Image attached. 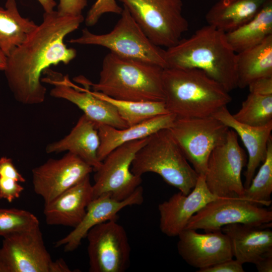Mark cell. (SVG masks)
<instances>
[{
    "instance_id": "1",
    "label": "cell",
    "mask_w": 272,
    "mask_h": 272,
    "mask_svg": "<svg viewBox=\"0 0 272 272\" xmlns=\"http://www.w3.org/2000/svg\"><path fill=\"white\" fill-rule=\"evenodd\" d=\"M84 20L83 15L44 12L41 23L7 56L4 72L17 101L24 105L44 101L47 90L41 75L51 65L67 64L75 58L76 50L68 47L64 39Z\"/></svg>"
},
{
    "instance_id": "2",
    "label": "cell",
    "mask_w": 272,
    "mask_h": 272,
    "mask_svg": "<svg viewBox=\"0 0 272 272\" xmlns=\"http://www.w3.org/2000/svg\"><path fill=\"white\" fill-rule=\"evenodd\" d=\"M236 56L226 33L208 24L164 53L166 68L200 70L229 92L238 88Z\"/></svg>"
},
{
    "instance_id": "3",
    "label": "cell",
    "mask_w": 272,
    "mask_h": 272,
    "mask_svg": "<svg viewBox=\"0 0 272 272\" xmlns=\"http://www.w3.org/2000/svg\"><path fill=\"white\" fill-rule=\"evenodd\" d=\"M162 84L166 108L177 118L213 116L232 100L220 84L198 69L165 68Z\"/></svg>"
},
{
    "instance_id": "4",
    "label": "cell",
    "mask_w": 272,
    "mask_h": 272,
    "mask_svg": "<svg viewBox=\"0 0 272 272\" xmlns=\"http://www.w3.org/2000/svg\"><path fill=\"white\" fill-rule=\"evenodd\" d=\"M163 68L119 57L111 52L104 57L98 82L81 79L92 91L123 101H164Z\"/></svg>"
},
{
    "instance_id": "5",
    "label": "cell",
    "mask_w": 272,
    "mask_h": 272,
    "mask_svg": "<svg viewBox=\"0 0 272 272\" xmlns=\"http://www.w3.org/2000/svg\"><path fill=\"white\" fill-rule=\"evenodd\" d=\"M130 170L141 177L149 172L158 174L185 194L191 191L198 177L169 128L160 129L148 137L137 152Z\"/></svg>"
},
{
    "instance_id": "6",
    "label": "cell",
    "mask_w": 272,
    "mask_h": 272,
    "mask_svg": "<svg viewBox=\"0 0 272 272\" xmlns=\"http://www.w3.org/2000/svg\"><path fill=\"white\" fill-rule=\"evenodd\" d=\"M122 8L120 19L109 32L98 34L84 28L80 36L69 42L102 46L119 57L166 68L165 50L153 43L127 9Z\"/></svg>"
},
{
    "instance_id": "7",
    "label": "cell",
    "mask_w": 272,
    "mask_h": 272,
    "mask_svg": "<svg viewBox=\"0 0 272 272\" xmlns=\"http://www.w3.org/2000/svg\"><path fill=\"white\" fill-rule=\"evenodd\" d=\"M153 43L174 46L188 29L182 0H118Z\"/></svg>"
},
{
    "instance_id": "8",
    "label": "cell",
    "mask_w": 272,
    "mask_h": 272,
    "mask_svg": "<svg viewBox=\"0 0 272 272\" xmlns=\"http://www.w3.org/2000/svg\"><path fill=\"white\" fill-rule=\"evenodd\" d=\"M62 258L53 261L39 227L4 237L0 272H71Z\"/></svg>"
},
{
    "instance_id": "9",
    "label": "cell",
    "mask_w": 272,
    "mask_h": 272,
    "mask_svg": "<svg viewBox=\"0 0 272 272\" xmlns=\"http://www.w3.org/2000/svg\"><path fill=\"white\" fill-rule=\"evenodd\" d=\"M169 129L196 173L205 175L212 152L225 141L230 128L210 116L176 117Z\"/></svg>"
},
{
    "instance_id": "10",
    "label": "cell",
    "mask_w": 272,
    "mask_h": 272,
    "mask_svg": "<svg viewBox=\"0 0 272 272\" xmlns=\"http://www.w3.org/2000/svg\"><path fill=\"white\" fill-rule=\"evenodd\" d=\"M247 161L237 134L229 129L225 141L213 150L208 161L205 178L210 191L220 197L244 198L241 173Z\"/></svg>"
},
{
    "instance_id": "11",
    "label": "cell",
    "mask_w": 272,
    "mask_h": 272,
    "mask_svg": "<svg viewBox=\"0 0 272 272\" xmlns=\"http://www.w3.org/2000/svg\"><path fill=\"white\" fill-rule=\"evenodd\" d=\"M148 137L123 144L106 156L95 171L93 198L109 194L121 201L141 185L142 177L133 174L130 166L137 152L147 143Z\"/></svg>"
},
{
    "instance_id": "12",
    "label": "cell",
    "mask_w": 272,
    "mask_h": 272,
    "mask_svg": "<svg viewBox=\"0 0 272 272\" xmlns=\"http://www.w3.org/2000/svg\"><path fill=\"white\" fill-rule=\"evenodd\" d=\"M272 211L244 198L222 197L208 203L190 219L185 229L220 231L227 225L263 226L271 223Z\"/></svg>"
},
{
    "instance_id": "13",
    "label": "cell",
    "mask_w": 272,
    "mask_h": 272,
    "mask_svg": "<svg viewBox=\"0 0 272 272\" xmlns=\"http://www.w3.org/2000/svg\"><path fill=\"white\" fill-rule=\"evenodd\" d=\"M90 272H124L129 266L131 248L124 228L116 220L92 227L86 237Z\"/></svg>"
},
{
    "instance_id": "14",
    "label": "cell",
    "mask_w": 272,
    "mask_h": 272,
    "mask_svg": "<svg viewBox=\"0 0 272 272\" xmlns=\"http://www.w3.org/2000/svg\"><path fill=\"white\" fill-rule=\"evenodd\" d=\"M46 76L42 79V82L53 86L50 95L54 98L62 99L78 106L91 120L97 124H103L117 128L128 127L121 118L116 108L110 103L94 94L89 87L84 82L76 79L85 88L74 85L67 75H62L47 69Z\"/></svg>"
},
{
    "instance_id": "15",
    "label": "cell",
    "mask_w": 272,
    "mask_h": 272,
    "mask_svg": "<svg viewBox=\"0 0 272 272\" xmlns=\"http://www.w3.org/2000/svg\"><path fill=\"white\" fill-rule=\"evenodd\" d=\"M93 171V168L79 157L67 152L60 159H49L32 169L34 191L47 203Z\"/></svg>"
},
{
    "instance_id": "16",
    "label": "cell",
    "mask_w": 272,
    "mask_h": 272,
    "mask_svg": "<svg viewBox=\"0 0 272 272\" xmlns=\"http://www.w3.org/2000/svg\"><path fill=\"white\" fill-rule=\"evenodd\" d=\"M222 197L210 191L205 175H198L195 186L189 193L179 191L158 205L161 231L169 237L177 236L195 213L208 203Z\"/></svg>"
},
{
    "instance_id": "17",
    "label": "cell",
    "mask_w": 272,
    "mask_h": 272,
    "mask_svg": "<svg viewBox=\"0 0 272 272\" xmlns=\"http://www.w3.org/2000/svg\"><path fill=\"white\" fill-rule=\"evenodd\" d=\"M177 236L179 254L187 264L198 269L233 258L229 239L221 230L202 234L186 228Z\"/></svg>"
},
{
    "instance_id": "18",
    "label": "cell",
    "mask_w": 272,
    "mask_h": 272,
    "mask_svg": "<svg viewBox=\"0 0 272 272\" xmlns=\"http://www.w3.org/2000/svg\"><path fill=\"white\" fill-rule=\"evenodd\" d=\"M143 191L140 185L131 195L121 201L114 199L109 194L93 198L81 222L66 236L56 241L54 247L63 246L65 252L76 249L92 227L108 221H117L118 213L126 207L141 205L144 201Z\"/></svg>"
},
{
    "instance_id": "19",
    "label": "cell",
    "mask_w": 272,
    "mask_h": 272,
    "mask_svg": "<svg viewBox=\"0 0 272 272\" xmlns=\"http://www.w3.org/2000/svg\"><path fill=\"white\" fill-rule=\"evenodd\" d=\"M93 197L89 175L45 203L43 213L46 224L74 228L82 220Z\"/></svg>"
},
{
    "instance_id": "20",
    "label": "cell",
    "mask_w": 272,
    "mask_h": 272,
    "mask_svg": "<svg viewBox=\"0 0 272 272\" xmlns=\"http://www.w3.org/2000/svg\"><path fill=\"white\" fill-rule=\"evenodd\" d=\"M271 223L263 226L232 224L221 230L228 237L233 257L242 264L256 263L272 253Z\"/></svg>"
},
{
    "instance_id": "21",
    "label": "cell",
    "mask_w": 272,
    "mask_h": 272,
    "mask_svg": "<svg viewBox=\"0 0 272 272\" xmlns=\"http://www.w3.org/2000/svg\"><path fill=\"white\" fill-rule=\"evenodd\" d=\"M229 128L234 130L241 139L246 148L248 159L246 170L244 173V188H247L255 171L260 163L264 160L267 143L271 138L272 122L260 126H253L243 124L237 121L232 116L227 106H224L213 115Z\"/></svg>"
},
{
    "instance_id": "22",
    "label": "cell",
    "mask_w": 272,
    "mask_h": 272,
    "mask_svg": "<svg viewBox=\"0 0 272 272\" xmlns=\"http://www.w3.org/2000/svg\"><path fill=\"white\" fill-rule=\"evenodd\" d=\"M99 146L96 123L83 114L67 135L48 144L45 151L48 154L63 152L73 154L91 166L95 171L102 163L97 156Z\"/></svg>"
},
{
    "instance_id": "23",
    "label": "cell",
    "mask_w": 272,
    "mask_h": 272,
    "mask_svg": "<svg viewBox=\"0 0 272 272\" xmlns=\"http://www.w3.org/2000/svg\"><path fill=\"white\" fill-rule=\"evenodd\" d=\"M175 118L174 114L168 113L124 128L96 124L100 138L97 153L99 160L102 162L109 153L123 144L147 138L160 129L170 128Z\"/></svg>"
},
{
    "instance_id": "24",
    "label": "cell",
    "mask_w": 272,
    "mask_h": 272,
    "mask_svg": "<svg viewBox=\"0 0 272 272\" xmlns=\"http://www.w3.org/2000/svg\"><path fill=\"white\" fill-rule=\"evenodd\" d=\"M269 0H220L208 11V25L227 33L253 18Z\"/></svg>"
},
{
    "instance_id": "25",
    "label": "cell",
    "mask_w": 272,
    "mask_h": 272,
    "mask_svg": "<svg viewBox=\"0 0 272 272\" xmlns=\"http://www.w3.org/2000/svg\"><path fill=\"white\" fill-rule=\"evenodd\" d=\"M237 86L247 87L253 81L272 77V35L260 43L237 53Z\"/></svg>"
},
{
    "instance_id": "26",
    "label": "cell",
    "mask_w": 272,
    "mask_h": 272,
    "mask_svg": "<svg viewBox=\"0 0 272 272\" xmlns=\"http://www.w3.org/2000/svg\"><path fill=\"white\" fill-rule=\"evenodd\" d=\"M272 35V0H269L250 20L226 33L227 40L236 53L254 46Z\"/></svg>"
},
{
    "instance_id": "27",
    "label": "cell",
    "mask_w": 272,
    "mask_h": 272,
    "mask_svg": "<svg viewBox=\"0 0 272 272\" xmlns=\"http://www.w3.org/2000/svg\"><path fill=\"white\" fill-rule=\"evenodd\" d=\"M37 24L20 14L16 0H7L0 6V48L8 56L27 38Z\"/></svg>"
},
{
    "instance_id": "28",
    "label": "cell",
    "mask_w": 272,
    "mask_h": 272,
    "mask_svg": "<svg viewBox=\"0 0 272 272\" xmlns=\"http://www.w3.org/2000/svg\"><path fill=\"white\" fill-rule=\"evenodd\" d=\"M94 95L112 104L128 126L134 125L153 117L170 113L164 101H133L116 100L100 92Z\"/></svg>"
},
{
    "instance_id": "29",
    "label": "cell",
    "mask_w": 272,
    "mask_h": 272,
    "mask_svg": "<svg viewBox=\"0 0 272 272\" xmlns=\"http://www.w3.org/2000/svg\"><path fill=\"white\" fill-rule=\"evenodd\" d=\"M232 116L238 122L253 126L272 122V95L249 93L240 109Z\"/></svg>"
},
{
    "instance_id": "30",
    "label": "cell",
    "mask_w": 272,
    "mask_h": 272,
    "mask_svg": "<svg viewBox=\"0 0 272 272\" xmlns=\"http://www.w3.org/2000/svg\"><path fill=\"white\" fill-rule=\"evenodd\" d=\"M272 192V139L269 140L266 157L249 186L245 189L244 197L260 206H269Z\"/></svg>"
},
{
    "instance_id": "31",
    "label": "cell",
    "mask_w": 272,
    "mask_h": 272,
    "mask_svg": "<svg viewBox=\"0 0 272 272\" xmlns=\"http://www.w3.org/2000/svg\"><path fill=\"white\" fill-rule=\"evenodd\" d=\"M39 226L37 218L24 210L0 209V236L28 231Z\"/></svg>"
},
{
    "instance_id": "32",
    "label": "cell",
    "mask_w": 272,
    "mask_h": 272,
    "mask_svg": "<svg viewBox=\"0 0 272 272\" xmlns=\"http://www.w3.org/2000/svg\"><path fill=\"white\" fill-rule=\"evenodd\" d=\"M123 8L116 0H96L88 11L84 21L88 27L96 25L102 16L106 13L120 15Z\"/></svg>"
},
{
    "instance_id": "33",
    "label": "cell",
    "mask_w": 272,
    "mask_h": 272,
    "mask_svg": "<svg viewBox=\"0 0 272 272\" xmlns=\"http://www.w3.org/2000/svg\"><path fill=\"white\" fill-rule=\"evenodd\" d=\"M24 187L15 180L0 176V199L11 202L20 197Z\"/></svg>"
},
{
    "instance_id": "34",
    "label": "cell",
    "mask_w": 272,
    "mask_h": 272,
    "mask_svg": "<svg viewBox=\"0 0 272 272\" xmlns=\"http://www.w3.org/2000/svg\"><path fill=\"white\" fill-rule=\"evenodd\" d=\"M87 6V0H59L56 11L63 16H79Z\"/></svg>"
},
{
    "instance_id": "35",
    "label": "cell",
    "mask_w": 272,
    "mask_h": 272,
    "mask_svg": "<svg viewBox=\"0 0 272 272\" xmlns=\"http://www.w3.org/2000/svg\"><path fill=\"white\" fill-rule=\"evenodd\" d=\"M198 272H243V264L233 258L211 266L198 269Z\"/></svg>"
},
{
    "instance_id": "36",
    "label": "cell",
    "mask_w": 272,
    "mask_h": 272,
    "mask_svg": "<svg viewBox=\"0 0 272 272\" xmlns=\"http://www.w3.org/2000/svg\"><path fill=\"white\" fill-rule=\"evenodd\" d=\"M0 176L12 178L18 182H24L25 179L19 172L12 160L7 157L0 158Z\"/></svg>"
},
{
    "instance_id": "37",
    "label": "cell",
    "mask_w": 272,
    "mask_h": 272,
    "mask_svg": "<svg viewBox=\"0 0 272 272\" xmlns=\"http://www.w3.org/2000/svg\"><path fill=\"white\" fill-rule=\"evenodd\" d=\"M247 87L249 93L261 95H272V77L256 79Z\"/></svg>"
},
{
    "instance_id": "38",
    "label": "cell",
    "mask_w": 272,
    "mask_h": 272,
    "mask_svg": "<svg viewBox=\"0 0 272 272\" xmlns=\"http://www.w3.org/2000/svg\"><path fill=\"white\" fill-rule=\"evenodd\" d=\"M254 264L259 272H271L272 253L263 256Z\"/></svg>"
},
{
    "instance_id": "39",
    "label": "cell",
    "mask_w": 272,
    "mask_h": 272,
    "mask_svg": "<svg viewBox=\"0 0 272 272\" xmlns=\"http://www.w3.org/2000/svg\"><path fill=\"white\" fill-rule=\"evenodd\" d=\"M43 8L44 12H50L54 11L56 6V3L54 0H37Z\"/></svg>"
},
{
    "instance_id": "40",
    "label": "cell",
    "mask_w": 272,
    "mask_h": 272,
    "mask_svg": "<svg viewBox=\"0 0 272 272\" xmlns=\"http://www.w3.org/2000/svg\"><path fill=\"white\" fill-rule=\"evenodd\" d=\"M7 56L0 48V71H4L7 65Z\"/></svg>"
}]
</instances>
